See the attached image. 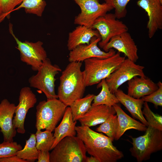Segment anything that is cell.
I'll use <instances>...</instances> for the list:
<instances>
[{
	"label": "cell",
	"mask_w": 162,
	"mask_h": 162,
	"mask_svg": "<svg viewBox=\"0 0 162 162\" xmlns=\"http://www.w3.org/2000/svg\"><path fill=\"white\" fill-rule=\"evenodd\" d=\"M102 48L106 52L110 49H115L135 63L139 58L137 45L128 32L113 37Z\"/></svg>",
	"instance_id": "cell-14"
},
{
	"label": "cell",
	"mask_w": 162,
	"mask_h": 162,
	"mask_svg": "<svg viewBox=\"0 0 162 162\" xmlns=\"http://www.w3.org/2000/svg\"><path fill=\"white\" fill-rule=\"evenodd\" d=\"M120 102L127 109L132 116L139 120L147 127L148 123L142 113V109L144 102L141 99L134 98L118 89L114 93Z\"/></svg>",
	"instance_id": "cell-21"
},
{
	"label": "cell",
	"mask_w": 162,
	"mask_h": 162,
	"mask_svg": "<svg viewBox=\"0 0 162 162\" xmlns=\"http://www.w3.org/2000/svg\"><path fill=\"white\" fill-rule=\"evenodd\" d=\"M105 2L115 9V14L119 19L125 17L127 13L126 7L130 0H104Z\"/></svg>",
	"instance_id": "cell-32"
},
{
	"label": "cell",
	"mask_w": 162,
	"mask_h": 162,
	"mask_svg": "<svg viewBox=\"0 0 162 162\" xmlns=\"http://www.w3.org/2000/svg\"><path fill=\"white\" fill-rule=\"evenodd\" d=\"M160 1L162 2V0H160Z\"/></svg>",
	"instance_id": "cell-38"
},
{
	"label": "cell",
	"mask_w": 162,
	"mask_h": 162,
	"mask_svg": "<svg viewBox=\"0 0 162 162\" xmlns=\"http://www.w3.org/2000/svg\"><path fill=\"white\" fill-rule=\"evenodd\" d=\"M22 149L21 145L16 142H4L0 144V158L16 155Z\"/></svg>",
	"instance_id": "cell-31"
},
{
	"label": "cell",
	"mask_w": 162,
	"mask_h": 162,
	"mask_svg": "<svg viewBox=\"0 0 162 162\" xmlns=\"http://www.w3.org/2000/svg\"><path fill=\"white\" fill-rule=\"evenodd\" d=\"M128 94L136 99L148 95L156 90L158 87L150 78L135 76L128 81Z\"/></svg>",
	"instance_id": "cell-18"
},
{
	"label": "cell",
	"mask_w": 162,
	"mask_h": 162,
	"mask_svg": "<svg viewBox=\"0 0 162 162\" xmlns=\"http://www.w3.org/2000/svg\"><path fill=\"white\" fill-rule=\"evenodd\" d=\"M12 28V25L10 23L9 31L17 44L16 48L20 51L21 60L30 65L33 70L37 71L47 58L46 52L42 46L43 43L40 41L35 43L22 42L15 36Z\"/></svg>",
	"instance_id": "cell-8"
},
{
	"label": "cell",
	"mask_w": 162,
	"mask_h": 162,
	"mask_svg": "<svg viewBox=\"0 0 162 162\" xmlns=\"http://www.w3.org/2000/svg\"><path fill=\"white\" fill-rule=\"evenodd\" d=\"M1 11H0V17L1 16Z\"/></svg>",
	"instance_id": "cell-37"
},
{
	"label": "cell",
	"mask_w": 162,
	"mask_h": 162,
	"mask_svg": "<svg viewBox=\"0 0 162 162\" xmlns=\"http://www.w3.org/2000/svg\"><path fill=\"white\" fill-rule=\"evenodd\" d=\"M117 114L118 125L114 140H118L127 130L134 129L140 131H145L147 126L142 123L131 118L116 104L113 106Z\"/></svg>",
	"instance_id": "cell-20"
},
{
	"label": "cell",
	"mask_w": 162,
	"mask_h": 162,
	"mask_svg": "<svg viewBox=\"0 0 162 162\" xmlns=\"http://www.w3.org/2000/svg\"><path fill=\"white\" fill-rule=\"evenodd\" d=\"M36 74L28 79L30 87L36 88L43 92L47 99L58 98L55 91V76L62 71L57 65L53 64L47 58L38 70Z\"/></svg>",
	"instance_id": "cell-7"
},
{
	"label": "cell",
	"mask_w": 162,
	"mask_h": 162,
	"mask_svg": "<svg viewBox=\"0 0 162 162\" xmlns=\"http://www.w3.org/2000/svg\"><path fill=\"white\" fill-rule=\"evenodd\" d=\"M101 39L100 36H94L92 38L88 44L79 45L70 51L69 61L81 62L93 58H107L116 53L113 49H110L107 52L101 50L97 45Z\"/></svg>",
	"instance_id": "cell-12"
},
{
	"label": "cell",
	"mask_w": 162,
	"mask_h": 162,
	"mask_svg": "<svg viewBox=\"0 0 162 162\" xmlns=\"http://www.w3.org/2000/svg\"><path fill=\"white\" fill-rule=\"evenodd\" d=\"M100 36L98 31L84 26L78 25L68 34L67 46L70 51L78 46L88 44L92 38Z\"/></svg>",
	"instance_id": "cell-19"
},
{
	"label": "cell",
	"mask_w": 162,
	"mask_h": 162,
	"mask_svg": "<svg viewBox=\"0 0 162 162\" xmlns=\"http://www.w3.org/2000/svg\"><path fill=\"white\" fill-rule=\"evenodd\" d=\"M144 68V66L125 59L120 66L105 79L110 92L114 94L121 85L135 76H146Z\"/></svg>",
	"instance_id": "cell-11"
},
{
	"label": "cell",
	"mask_w": 162,
	"mask_h": 162,
	"mask_svg": "<svg viewBox=\"0 0 162 162\" xmlns=\"http://www.w3.org/2000/svg\"><path fill=\"white\" fill-rule=\"evenodd\" d=\"M16 106L4 99L0 103V128L4 142H12L16 135V130L13 123Z\"/></svg>",
	"instance_id": "cell-16"
},
{
	"label": "cell",
	"mask_w": 162,
	"mask_h": 162,
	"mask_svg": "<svg viewBox=\"0 0 162 162\" xmlns=\"http://www.w3.org/2000/svg\"><path fill=\"white\" fill-rule=\"evenodd\" d=\"M125 59L118 52L105 58H93L84 61L83 71L86 87L99 83L117 69Z\"/></svg>",
	"instance_id": "cell-3"
},
{
	"label": "cell",
	"mask_w": 162,
	"mask_h": 162,
	"mask_svg": "<svg viewBox=\"0 0 162 162\" xmlns=\"http://www.w3.org/2000/svg\"><path fill=\"white\" fill-rule=\"evenodd\" d=\"M116 113L113 106L104 105H92L88 111L78 120L81 125L90 127L102 124L111 115Z\"/></svg>",
	"instance_id": "cell-17"
},
{
	"label": "cell",
	"mask_w": 162,
	"mask_h": 162,
	"mask_svg": "<svg viewBox=\"0 0 162 162\" xmlns=\"http://www.w3.org/2000/svg\"><path fill=\"white\" fill-rule=\"evenodd\" d=\"M137 4L147 13L148 37L152 38L157 31L162 28V2L160 0H139Z\"/></svg>",
	"instance_id": "cell-15"
},
{
	"label": "cell",
	"mask_w": 162,
	"mask_h": 162,
	"mask_svg": "<svg viewBox=\"0 0 162 162\" xmlns=\"http://www.w3.org/2000/svg\"><path fill=\"white\" fill-rule=\"evenodd\" d=\"M92 28L99 33L101 39L98 44L101 48L113 37L128 31L127 26L111 13H107L98 18Z\"/></svg>",
	"instance_id": "cell-10"
},
{
	"label": "cell",
	"mask_w": 162,
	"mask_h": 162,
	"mask_svg": "<svg viewBox=\"0 0 162 162\" xmlns=\"http://www.w3.org/2000/svg\"><path fill=\"white\" fill-rule=\"evenodd\" d=\"M19 101L15 107L13 123L18 133L24 134L26 132L24 124L26 114L30 109L34 107L37 99L30 87H25L20 90Z\"/></svg>",
	"instance_id": "cell-13"
},
{
	"label": "cell",
	"mask_w": 162,
	"mask_h": 162,
	"mask_svg": "<svg viewBox=\"0 0 162 162\" xmlns=\"http://www.w3.org/2000/svg\"><path fill=\"white\" fill-rule=\"evenodd\" d=\"M80 62H70L62 73L58 87V98L67 106L81 98L86 87Z\"/></svg>",
	"instance_id": "cell-2"
},
{
	"label": "cell",
	"mask_w": 162,
	"mask_h": 162,
	"mask_svg": "<svg viewBox=\"0 0 162 162\" xmlns=\"http://www.w3.org/2000/svg\"><path fill=\"white\" fill-rule=\"evenodd\" d=\"M77 136L83 142L86 152L100 162H116L124 157L122 152L112 143V139L86 126L75 127Z\"/></svg>",
	"instance_id": "cell-1"
},
{
	"label": "cell",
	"mask_w": 162,
	"mask_h": 162,
	"mask_svg": "<svg viewBox=\"0 0 162 162\" xmlns=\"http://www.w3.org/2000/svg\"><path fill=\"white\" fill-rule=\"evenodd\" d=\"M100 87L101 88V91L98 95H95L92 105H104L111 107L119 103L115 94L110 92L105 79L98 83L97 88Z\"/></svg>",
	"instance_id": "cell-23"
},
{
	"label": "cell",
	"mask_w": 162,
	"mask_h": 162,
	"mask_svg": "<svg viewBox=\"0 0 162 162\" xmlns=\"http://www.w3.org/2000/svg\"><path fill=\"white\" fill-rule=\"evenodd\" d=\"M0 162H28L16 155L0 158Z\"/></svg>",
	"instance_id": "cell-35"
},
{
	"label": "cell",
	"mask_w": 162,
	"mask_h": 162,
	"mask_svg": "<svg viewBox=\"0 0 162 162\" xmlns=\"http://www.w3.org/2000/svg\"><path fill=\"white\" fill-rule=\"evenodd\" d=\"M46 5V3L44 0H23L21 4L13 11L23 8L26 13L41 16Z\"/></svg>",
	"instance_id": "cell-27"
},
{
	"label": "cell",
	"mask_w": 162,
	"mask_h": 162,
	"mask_svg": "<svg viewBox=\"0 0 162 162\" xmlns=\"http://www.w3.org/2000/svg\"><path fill=\"white\" fill-rule=\"evenodd\" d=\"M38 162H50V153L49 151H39Z\"/></svg>",
	"instance_id": "cell-34"
},
{
	"label": "cell",
	"mask_w": 162,
	"mask_h": 162,
	"mask_svg": "<svg viewBox=\"0 0 162 162\" xmlns=\"http://www.w3.org/2000/svg\"><path fill=\"white\" fill-rule=\"evenodd\" d=\"M23 0H0L1 13L0 23L7 17L9 18L10 14L16 6L20 5Z\"/></svg>",
	"instance_id": "cell-30"
},
{
	"label": "cell",
	"mask_w": 162,
	"mask_h": 162,
	"mask_svg": "<svg viewBox=\"0 0 162 162\" xmlns=\"http://www.w3.org/2000/svg\"><path fill=\"white\" fill-rule=\"evenodd\" d=\"M67 106L57 98L40 102L36 107L37 130L45 129L52 132L63 117Z\"/></svg>",
	"instance_id": "cell-6"
},
{
	"label": "cell",
	"mask_w": 162,
	"mask_h": 162,
	"mask_svg": "<svg viewBox=\"0 0 162 162\" xmlns=\"http://www.w3.org/2000/svg\"><path fill=\"white\" fill-rule=\"evenodd\" d=\"M94 96V94H88L84 98L76 100L70 105L74 121H77L88 111Z\"/></svg>",
	"instance_id": "cell-24"
},
{
	"label": "cell",
	"mask_w": 162,
	"mask_h": 162,
	"mask_svg": "<svg viewBox=\"0 0 162 162\" xmlns=\"http://www.w3.org/2000/svg\"><path fill=\"white\" fill-rule=\"evenodd\" d=\"M36 139V147L38 151H49L55 141L53 134L48 130L44 131L37 130L35 134Z\"/></svg>",
	"instance_id": "cell-26"
},
{
	"label": "cell",
	"mask_w": 162,
	"mask_h": 162,
	"mask_svg": "<svg viewBox=\"0 0 162 162\" xmlns=\"http://www.w3.org/2000/svg\"><path fill=\"white\" fill-rule=\"evenodd\" d=\"M50 153V162H85L86 151L77 136H67L59 141Z\"/></svg>",
	"instance_id": "cell-4"
},
{
	"label": "cell",
	"mask_w": 162,
	"mask_h": 162,
	"mask_svg": "<svg viewBox=\"0 0 162 162\" xmlns=\"http://www.w3.org/2000/svg\"><path fill=\"white\" fill-rule=\"evenodd\" d=\"M118 125L117 115H112L96 129L99 132L105 134L113 141L116 135Z\"/></svg>",
	"instance_id": "cell-28"
},
{
	"label": "cell",
	"mask_w": 162,
	"mask_h": 162,
	"mask_svg": "<svg viewBox=\"0 0 162 162\" xmlns=\"http://www.w3.org/2000/svg\"><path fill=\"white\" fill-rule=\"evenodd\" d=\"M145 131L138 137L130 136L133 146L130 151L138 162L148 160L152 153L162 149V130L148 125Z\"/></svg>",
	"instance_id": "cell-5"
},
{
	"label": "cell",
	"mask_w": 162,
	"mask_h": 162,
	"mask_svg": "<svg viewBox=\"0 0 162 162\" xmlns=\"http://www.w3.org/2000/svg\"><path fill=\"white\" fill-rule=\"evenodd\" d=\"M85 162H100L96 157L91 156L90 157H86Z\"/></svg>",
	"instance_id": "cell-36"
},
{
	"label": "cell",
	"mask_w": 162,
	"mask_h": 162,
	"mask_svg": "<svg viewBox=\"0 0 162 162\" xmlns=\"http://www.w3.org/2000/svg\"><path fill=\"white\" fill-rule=\"evenodd\" d=\"M142 113L146 117L148 125L162 130V116L154 113L150 109L147 102H144Z\"/></svg>",
	"instance_id": "cell-29"
},
{
	"label": "cell",
	"mask_w": 162,
	"mask_h": 162,
	"mask_svg": "<svg viewBox=\"0 0 162 162\" xmlns=\"http://www.w3.org/2000/svg\"><path fill=\"white\" fill-rule=\"evenodd\" d=\"M157 84L158 88L156 90L141 98L144 102L152 103L156 107L162 106V83L159 81Z\"/></svg>",
	"instance_id": "cell-33"
},
{
	"label": "cell",
	"mask_w": 162,
	"mask_h": 162,
	"mask_svg": "<svg viewBox=\"0 0 162 162\" xmlns=\"http://www.w3.org/2000/svg\"><path fill=\"white\" fill-rule=\"evenodd\" d=\"M80 7V12L75 16L74 24L91 28L95 20L113 9L99 0H73Z\"/></svg>",
	"instance_id": "cell-9"
},
{
	"label": "cell",
	"mask_w": 162,
	"mask_h": 162,
	"mask_svg": "<svg viewBox=\"0 0 162 162\" xmlns=\"http://www.w3.org/2000/svg\"><path fill=\"white\" fill-rule=\"evenodd\" d=\"M39 152L36 147L35 134H32L26 140L24 148L18 151L16 155L28 162H34L38 159Z\"/></svg>",
	"instance_id": "cell-25"
},
{
	"label": "cell",
	"mask_w": 162,
	"mask_h": 162,
	"mask_svg": "<svg viewBox=\"0 0 162 162\" xmlns=\"http://www.w3.org/2000/svg\"><path fill=\"white\" fill-rule=\"evenodd\" d=\"M76 123L77 121H74L73 120L70 107L67 106L61 123L54 130L53 136L55 138V141L51 150L65 137L75 136L76 134L75 129Z\"/></svg>",
	"instance_id": "cell-22"
}]
</instances>
